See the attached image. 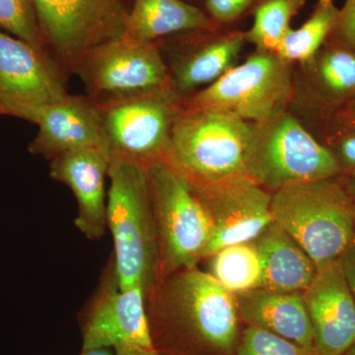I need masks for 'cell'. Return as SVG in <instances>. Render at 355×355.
Returning a JSON list of instances; mask_svg holds the SVG:
<instances>
[{"label": "cell", "instance_id": "cell-15", "mask_svg": "<svg viewBox=\"0 0 355 355\" xmlns=\"http://www.w3.org/2000/svg\"><path fill=\"white\" fill-rule=\"evenodd\" d=\"M318 355H343L355 343V300L340 260L316 268L302 292Z\"/></svg>", "mask_w": 355, "mask_h": 355}, {"label": "cell", "instance_id": "cell-9", "mask_svg": "<svg viewBox=\"0 0 355 355\" xmlns=\"http://www.w3.org/2000/svg\"><path fill=\"white\" fill-rule=\"evenodd\" d=\"M71 69L97 101L146 92L171 81L155 44L125 36L88 51Z\"/></svg>", "mask_w": 355, "mask_h": 355}, {"label": "cell", "instance_id": "cell-14", "mask_svg": "<svg viewBox=\"0 0 355 355\" xmlns=\"http://www.w3.org/2000/svg\"><path fill=\"white\" fill-rule=\"evenodd\" d=\"M67 95L46 55L0 30V105L4 114L14 116Z\"/></svg>", "mask_w": 355, "mask_h": 355}, {"label": "cell", "instance_id": "cell-23", "mask_svg": "<svg viewBox=\"0 0 355 355\" xmlns=\"http://www.w3.org/2000/svg\"><path fill=\"white\" fill-rule=\"evenodd\" d=\"M305 2L306 0H263L254 10L251 29L245 33L246 41L253 44L257 51L275 53L291 29V20Z\"/></svg>", "mask_w": 355, "mask_h": 355}, {"label": "cell", "instance_id": "cell-31", "mask_svg": "<svg viewBox=\"0 0 355 355\" xmlns=\"http://www.w3.org/2000/svg\"><path fill=\"white\" fill-rule=\"evenodd\" d=\"M343 188L347 193L355 200V168L349 172L343 173L340 177Z\"/></svg>", "mask_w": 355, "mask_h": 355}, {"label": "cell", "instance_id": "cell-17", "mask_svg": "<svg viewBox=\"0 0 355 355\" xmlns=\"http://www.w3.org/2000/svg\"><path fill=\"white\" fill-rule=\"evenodd\" d=\"M240 316L257 327L306 347H314V331L302 292L258 288L236 295Z\"/></svg>", "mask_w": 355, "mask_h": 355}, {"label": "cell", "instance_id": "cell-28", "mask_svg": "<svg viewBox=\"0 0 355 355\" xmlns=\"http://www.w3.org/2000/svg\"><path fill=\"white\" fill-rule=\"evenodd\" d=\"M254 1V0H207V8L216 22L227 23L239 17Z\"/></svg>", "mask_w": 355, "mask_h": 355}, {"label": "cell", "instance_id": "cell-13", "mask_svg": "<svg viewBox=\"0 0 355 355\" xmlns=\"http://www.w3.org/2000/svg\"><path fill=\"white\" fill-rule=\"evenodd\" d=\"M14 116L38 125V133L30 144L29 151L49 160L91 147L108 151L101 116L94 100L69 94L60 101L20 110Z\"/></svg>", "mask_w": 355, "mask_h": 355}, {"label": "cell", "instance_id": "cell-16", "mask_svg": "<svg viewBox=\"0 0 355 355\" xmlns=\"http://www.w3.org/2000/svg\"><path fill=\"white\" fill-rule=\"evenodd\" d=\"M110 154L99 147L79 149L51 159L50 174L67 184L77 202L74 224L89 240H99L106 233L107 196Z\"/></svg>", "mask_w": 355, "mask_h": 355}, {"label": "cell", "instance_id": "cell-30", "mask_svg": "<svg viewBox=\"0 0 355 355\" xmlns=\"http://www.w3.org/2000/svg\"><path fill=\"white\" fill-rule=\"evenodd\" d=\"M345 279L355 300V242L340 258Z\"/></svg>", "mask_w": 355, "mask_h": 355}, {"label": "cell", "instance_id": "cell-22", "mask_svg": "<svg viewBox=\"0 0 355 355\" xmlns=\"http://www.w3.org/2000/svg\"><path fill=\"white\" fill-rule=\"evenodd\" d=\"M209 259V275L231 293L261 288L263 263L253 242L222 248Z\"/></svg>", "mask_w": 355, "mask_h": 355}, {"label": "cell", "instance_id": "cell-26", "mask_svg": "<svg viewBox=\"0 0 355 355\" xmlns=\"http://www.w3.org/2000/svg\"><path fill=\"white\" fill-rule=\"evenodd\" d=\"M237 355H318L314 347L299 345L270 333L249 326L243 331Z\"/></svg>", "mask_w": 355, "mask_h": 355}, {"label": "cell", "instance_id": "cell-21", "mask_svg": "<svg viewBox=\"0 0 355 355\" xmlns=\"http://www.w3.org/2000/svg\"><path fill=\"white\" fill-rule=\"evenodd\" d=\"M340 9L335 0H318L309 19L298 29H291L282 39L275 55L288 64H311L340 20Z\"/></svg>", "mask_w": 355, "mask_h": 355}, {"label": "cell", "instance_id": "cell-12", "mask_svg": "<svg viewBox=\"0 0 355 355\" xmlns=\"http://www.w3.org/2000/svg\"><path fill=\"white\" fill-rule=\"evenodd\" d=\"M130 347L154 349L146 293L139 286L120 288L112 257L84 324L83 350L110 347L116 352Z\"/></svg>", "mask_w": 355, "mask_h": 355}, {"label": "cell", "instance_id": "cell-10", "mask_svg": "<svg viewBox=\"0 0 355 355\" xmlns=\"http://www.w3.org/2000/svg\"><path fill=\"white\" fill-rule=\"evenodd\" d=\"M44 44L70 67L84 53L125 35L123 0H35Z\"/></svg>", "mask_w": 355, "mask_h": 355}, {"label": "cell", "instance_id": "cell-35", "mask_svg": "<svg viewBox=\"0 0 355 355\" xmlns=\"http://www.w3.org/2000/svg\"><path fill=\"white\" fill-rule=\"evenodd\" d=\"M343 355H355V343Z\"/></svg>", "mask_w": 355, "mask_h": 355}, {"label": "cell", "instance_id": "cell-25", "mask_svg": "<svg viewBox=\"0 0 355 355\" xmlns=\"http://www.w3.org/2000/svg\"><path fill=\"white\" fill-rule=\"evenodd\" d=\"M0 30L46 55L35 0H0Z\"/></svg>", "mask_w": 355, "mask_h": 355}, {"label": "cell", "instance_id": "cell-34", "mask_svg": "<svg viewBox=\"0 0 355 355\" xmlns=\"http://www.w3.org/2000/svg\"><path fill=\"white\" fill-rule=\"evenodd\" d=\"M345 109L349 110V111H354L355 112V98L354 99H352V101H349L347 104V107H345Z\"/></svg>", "mask_w": 355, "mask_h": 355}, {"label": "cell", "instance_id": "cell-20", "mask_svg": "<svg viewBox=\"0 0 355 355\" xmlns=\"http://www.w3.org/2000/svg\"><path fill=\"white\" fill-rule=\"evenodd\" d=\"M246 42L245 33H230L180 58L170 77L173 88L182 97L193 89L216 83L234 67Z\"/></svg>", "mask_w": 355, "mask_h": 355}, {"label": "cell", "instance_id": "cell-27", "mask_svg": "<svg viewBox=\"0 0 355 355\" xmlns=\"http://www.w3.org/2000/svg\"><path fill=\"white\" fill-rule=\"evenodd\" d=\"M343 170V174L355 168V112L345 109L336 116L330 144L327 146Z\"/></svg>", "mask_w": 355, "mask_h": 355}, {"label": "cell", "instance_id": "cell-6", "mask_svg": "<svg viewBox=\"0 0 355 355\" xmlns=\"http://www.w3.org/2000/svg\"><path fill=\"white\" fill-rule=\"evenodd\" d=\"M246 174L266 190L277 191L293 184L338 178L343 170L331 149L286 111L254 123Z\"/></svg>", "mask_w": 355, "mask_h": 355}, {"label": "cell", "instance_id": "cell-24", "mask_svg": "<svg viewBox=\"0 0 355 355\" xmlns=\"http://www.w3.org/2000/svg\"><path fill=\"white\" fill-rule=\"evenodd\" d=\"M315 76L319 90L331 102L349 103L355 98V53L334 48L316 58Z\"/></svg>", "mask_w": 355, "mask_h": 355}, {"label": "cell", "instance_id": "cell-36", "mask_svg": "<svg viewBox=\"0 0 355 355\" xmlns=\"http://www.w3.org/2000/svg\"><path fill=\"white\" fill-rule=\"evenodd\" d=\"M0 114H3V110H2L1 105H0Z\"/></svg>", "mask_w": 355, "mask_h": 355}, {"label": "cell", "instance_id": "cell-4", "mask_svg": "<svg viewBox=\"0 0 355 355\" xmlns=\"http://www.w3.org/2000/svg\"><path fill=\"white\" fill-rule=\"evenodd\" d=\"M254 123L226 112L181 105L166 160L191 184H207L246 174Z\"/></svg>", "mask_w": 355, "mask_h": 355}, {"label": "cell", "instance_id": "cell-18", "mask_svg": "<svg viewBox=\"0 0 355 355\" xmlns=\"http://www.w3.org/2000/svg\"><path fill=\"white\" fill-rule=\"evenodd\" d=\"M253 243L263 263L261 288L303 292L314 279L316 266L310 257L275 221Z\"/></svg>", "mask_w": 355, "mask_h": 355}, {"label": "cell", "instance_id": "cell-5", "mask_svg": "<svg viewBox=\"0 0 355 355\" xmlns=\"http://www.w3.org/2000/svg\"><path fill=\"white\" fill-rule=\"evenodd\" d=\"M158 244L157 282L197 268L211 237V221L191 182L166 159L146 166Z\"/></svg>", "mask_w": 355, "mask_h": 355}, {"label": "cell", "instance_id": "cell-8", "mask_svg": "<svg viewBox=\"0 0 355 355\" xmlns=\"http://www.w3.org/2000/svg\"><path fill=\"white\" fill-rule=\"evenodd\" d=\"M293 93L291 64L275 53L257 51L198 94L182 99L187 108H210L260 123L286 112Z\"/></svg>", "mask_w": 355, "mask_h": 355}, {"label": "cell", "instance_id": "cell-3", "mask_svg": "<svg viewBox=\"0 0 355 355\" xmlns=\"http://www.w3.org/2000/svg\"><path fill=\"white\" fill-rule=\"evenodd\" d=\"M273 221L315 266L340 260L355 242V200L340 177L286 187L272 193Z\"/></svg>", "mask_w": 355, "mask_h": 355}, {"label": "cell", "instance_id": "cell-33", "mask_svg": "<svg viewBox=\"0 0 355 355\" xmlns=\"http://www.w3.org/2000/svg\"><path fill=\"white\" fill-rule=\"evenodd\" d=\"M80 355H118L116 350L110 349V347H96V349H90L83 350Z\"/></svg>", "mask_w": 355, "mask_h": 355}, {"label": "cell", "instance_id": "cell-32", "mask_svg": "<svg viewBox=\"0 0 355 355\" xmlns=\"http://www.w3.org/2000/svg\"><path fill=\"white\" fill-rule=\"evenodd\" d=\"M118 355H162L154 349H144L140 347H125V349L116 350Z\"/></svg>", "mask_w": 355, "mask_h": 355}, {"label": "cell", "instance_id": "cell-2", "mask_svg": "<svg viewBox=\"0 0 355 355\" xmlns=\"http://www.w3.org/2000/svg\"><path fill=\"white\" fill-rule=\"evenodd\" d=\"M146 296L149 330L169 328L205 347L230 350L239 331L237 297L197 268L169 275Z\"/></svg>", "mask_w": 355, "mask_h": 355}, {"label": "cell", "instance_id": "cell-11", "mask_svg": "<svg viewBox=\"0 0 355 355\" xmlns=\"http://www.w3.org/2000/svg\"><path fill=\"white\" fill-rule=\"evenodd\" d=\"M191 186L212 225L203 259L210 258L222 248L253 242L273 222L272 193L247 175Z\"/></svg>", "mask_w": 355, "mask_h": 355}, {"label": "cell", "instance_id": "cell-19", "mask_svg": "<svg viewBox=\"0 0 355 355\" xmlns=\"http://www.w3.org/2000/svg\"><path fill=\"white\" fill-rule=\"evenodd\" d=\"M216 29V21L182 0H135L123 36L139 43H154L172 33Z\"/></svg>", "mask_w": 355, "mask_h": 355}, {"label": "cell", "instance_id": "cell-7", "mask_svg": "<svg viewBox=\"0 0 355 355\" xmlns=\"http://www.w3.org/2000/svg\"><path fill=\"white\" fill-rule=\"evenodd\" d=\"M182 99L170 81L146 92L95 101L110 159L144 166L164 159Z\"/></svg>", "mask_w": 355, "mask_h": 355}, {"label": "cell", "instance_id": "cell-29", "mask_svg": "<svg viewBox=\"0 0 355 355\" xmlns=\"http://www.w3.org/2000/svg\"><path fill=\"white\" fill-rule=\"evenodd\" d=\"M343 43L355 48V0H347L340 9V20L336 26Z\"/></svg>", "mask_w": 355, "mask_h": 355}, {"label": "cell", "instance_id": "cell-1", "mask_svg": "<svg viewBox=\"0 0 355 355\" xmlns=\"http://www.w3.org/2000/svg\"><path fill=\"white\" fill-rule=\"evenodd\" d=\"M107 225L121 289L139 286L146 296L157 284L158 244L146 166L110 159Z\"/></svg>", "mask_w": 355, "mask_h": 355}]
</instances>
